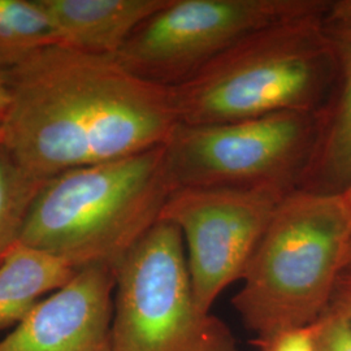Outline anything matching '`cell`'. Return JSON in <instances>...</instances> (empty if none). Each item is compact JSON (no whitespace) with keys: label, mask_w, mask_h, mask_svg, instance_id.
Wrapping results in <instances>:
<instances>
[{"label":"cell","mask_w":351,"mask_h":351,"mask_svg":"<svg viewBox=\"0 0 351 351\" xmlns=\"http://www.w3.org/2000/svg\"><path fill=\"white\" fill-rule=\"evenodd\" d=\"M173 191L159 146L47 178L20 242L63 258L75 268L116 269L155 226Z\"/></svg>","instance_id":"3957f363"},{"label":"cell","mask_w":351,"mask_h":351,"mask_svg":"<svg viewBox=\"0 0 351 351\" xmlns=\"http://www.w3.org/2000/svg\"><path fill=\"white\" fill-rule=\"evenodd\" d=\"M5 71L12 106L0 145L42 178L163 146L180 124L173 88L114 56L56 45Z\"/></svg>","instance_id":"6da1fadb"},{"label":"cell","mask_w":351,"mask_h":351,"mask_svg":"<svg viewBox=\"0 0 351 351\" xmlns=\"http://www.w3.org/2000/svg\"><path fill=\"white\" fill-rule=\"evenodd\" d=\"M339 58V88L320 112V129L301 190L341 194L351 185V33H329Z\"/></svg>","instance_id":"8fae6325"},{"label":"cell","mask_w":351,"mask_h":351,"mask_svg":"<svg viewBox=\"0 0 351 351\" xmlns=\"http://www.w3.org/2000/svg\"><path fill=\"white\" fill-rule=\"evenodd\" d=\"M320 129V112L287 111L216 124H178L164 145L173 190L301 186Z\"/></svg>","instance_id":"8992f818"},{"label":"cell","mask_w":351,"mask_h":351,"mask_svg":"<svg viewBox=\"0 0 351 351\" xmlns=\"http://www.w3.org/2000/svg\"><path fill=\"white\" fill-rule=\"evenodd\" d=\"M343 272H351V241L348 251H346V255H345L343 265H342V274Z\"/></svg>","instance_id":"ffe728a7"},{"label":"cell","mask_w":351,"mask_h":351,"mask_svg":"<svg viewBox=\"0 0 351 351\" xmlns=\"http://www.w3.org/2000/svg\"><path fill=\"white\" fill-rule=\"evenodd\" d=\"M323 24L329 33H351V0L329 3Z\"/></svg>","instance_id":"e0dca14e"},{"label":"cell","mask_w":351,"mask_h":351,"mask_svg":"<svg viewBox=\"0 0 351 351\" xmlns=\"http://www.w3.org/2000/svg\"><path fill=\"white\" fill-rule=\"evenodd\" d=\"M114 274L111 351H239L228 326L195 304L177 226L159 220Z\"/></svg>","instance_id":"5b68a950"},{"label":"cell","mask_w":351,"mask_h":351,"mask_svg":"<svg viewBox=\"0 0 351 351\" xmlns=\"http://www.w3.org/2000/svg\"><path fill=\"white\" fill-rule=\"evenodd\" d=\"M314 13L242 38L175 90L180 124L216 125L287 111L322 112L339 78L335 43Z\"/></svg>","instance_id":"7a4b0ae2"},{"label":"cell","mask_w":351,"mask_h":351,"mask_svg":"<svg viewBox=\"0 0 351 351\" xmlns=\"http://www.w3.org/2000/svg\"><path fill=\"white\" fill-rule=\"evenodd\" d=\"M315 322L307 326L277 332L267 339H258L259 348L262 351H317Z\"/></svg>","instance_id":"2e32d148"},{"label":"cell","mask_w":351,"mask_h":351,"mask_svg":"<svg viewBox=\"0 0 351 351\" xmlns=\"http://www.w3.org/2000/svg\"><path fill=\"white\" fill-rule=\"evenodd\" d=\"M328 308L339 315L351 326V272L341 274Z\"/></svg>","instance_id":"ac0fdd59"},{"label":"cell","mask_w":351,"mask_h":351,"mask_svg":"<svg viewBox=\"0 0 351 351\" xmlns=\"http://www.w3.org/2000/svg\"><path fill=\"white\" fill-rule=\"evenodd\" d=\"M60 45L40 0H0V66L10 68L38 51Z\"/></svg>","instance_id":"4fadbf2b"},{"label":"cell","mask_w":351,"mask_h":351,"mask_svg":"<svg viewBox=\"0 0 351 351\" xmlns=\"http://www.w3.org/2000/svg\"><path fill=\"white\" fill-rule=\"evenodd\" d=\"M288 194L267 188H181L171 193L159 220L182 234L194 301L203 314H211L217 297L242 278Z\"/></svg>","instance_id":"ba28073f"},{"label":"cell","mask_w":351,"mask_h":351,"mask_svg":"<svg viewBox=\"0 0 351 351\" xmlns=\"http://www.w3.org/2000/svg\"><path fill=\"white\" fill-rule=\"evenodd\" d=\"M317 351H351V326L326 308L316 322Z\"/></svg>","instance_id":"9a60e30c"},{"label":"cell","mask_w":351,"mask_h":351,"mask_svg":"<svg viewBox=\"0 0 351 351\" xmlns=\"http://www.w3.org/2000/svg\"><path fill=\"white\" fill-rule=\"evenodd\" d=\"M77 271L63 258L19 242L0 264V329L19 326Z\"/></svg>","instance_id":"7c38bea8"},{"label":"cell","mask_w":351,"mask_h":351,"mask_svg":"<svg viewBox=\"0 0 351 351\" xmlns=\"http://www.w3.org/2000/svg\"><path fill=\"white\" fill-rule=\"evenodd\" d=\"M114 268H80L0 341V351H111Z\"/></svg>","instance_id":"9c48e42d"},{"label":"cell","mask_w":351,"mask_h":351,"mask_svg":"<svg viewBox=\"0 0 351 351\" xmlns=\"http://www.w3.org/2000/svg\"><path fill=\"white\" fill-rule=\"evenodd\" d=\"M322 0H169L114 56L132 73L176 88L242 38L281 21L326 12Z\"/></svg>","instance_id":"52a82bcc"},{"label":"cell","mask_w":351,"mask_h":351,"mask_svg":"<svg viewBox=\"0 0 351 351\" xmlns=\"http://www.w3.org/2000/svg\"><path fill=\"white\" fill-rule=\"evenodd\" d=\"M341 194H342V197H343V199L346 202V204H348V207H349L351 213V185L343 193H341Z\"/></svg>","instance_id":"44dd1931"},{"label":"cell","mask_w":351,"mask_h":351,"mask_svg":"<svg viewBox=\"0 0 351 351\" xmlns=\"http://www.w3.org/2000/svg\"><path fill=\"white\" fill-rule=\"evenodd\" d=\"M12 106V88L5 68L0 66V121H4Z\"/></svg>","instance_id":"d6986e66"},{"label":"cell","mask_w":351,"mask_h":351,"mask_svg":"<svg viewBox=\"0 0 351 351\" xmlns=\"http://www.w3.org/2000/svg\"><path fill=\"white\" fill-rule=\"evenodd\" d=\"M46 181L30 173L0 145V264L20 242L27 215Z\"/></svg>","instance_id":"5bb4252c"},{"label":"cell","mask_w":351,"mask_h":351,"mask_svg":"<svg viewBox=\"0 0 351 351\" xmlns=\"http://www.w3.org/2000/svg\"><path fill=\"white\" fill-rule=\"evenodd\" d=\"M350 241L351 213L342 194L298 189L281 201L233 300L258 339L324 314Z\"/></svg>","instance_id":"277c9868"},{"label":"cell","mask_w":351,"mask_h":351,"mask_svg":"<svg viewBox=\"0 0 351 351\" xmlns=\"http://www.w3.org/2000/svg\"><path fill=\"white\" fill-rule=\"evenodd\" d=\"M169 0H40L60 45L116 56L143 21Z\"/></svg>","instance_id":"30bf717a"},{"label":"cell","mask_w":351,"mask_h":351,"mask_svg":"<svg viewBox=\"0 0 351 351\" xmlns=\"http://www.w3.org/2000/svg\"><path fill=\"white\" fill-rule=\"evenodd\" d=\"M1 129H3V121H0V141H1Z\"/></svg>","instance_id":"7402d4cb"}]
</instances>
